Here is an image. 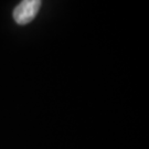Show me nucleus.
<instances>
[{
  "label": "nucleus",
  "mask_w": 149,
  "mask_h": 149,
  "mask_svg": "<svg viewBox=\"0 0 149 149\" xmlns=\"http://www.w3.org/2000/svg\"><path fill=\"white\" fill-rule=\"evenodd\" d=\"M41 8V0H22L13 10V19L20 24H27L36 18Z\"/></svg>",
  "instance_id": "1"
}]
</instances>
